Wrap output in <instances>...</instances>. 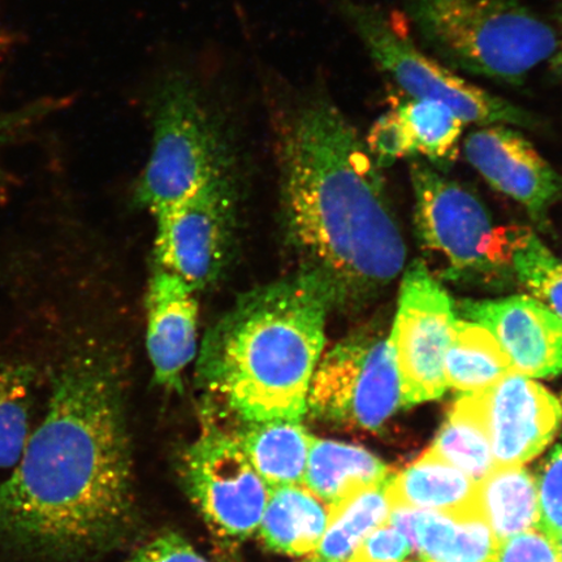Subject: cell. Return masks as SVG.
Wrapping results in <instances>:
<instances>
[{
  "mask_svg": "<svg viewBox=\"0 0 562 562\" xmlns=\"http://www.w3.org/2000/svg\"><path fill=\"white\" fill-rule=\"evenodd\" d=\"M182 480L217 537L238 542L258 531L270 487L252 468L237 435L207 420L182 457Z\"/></svg>",
  "mask_w": 562,
  "mask_h": 562,
  "instance_id": "9c48e42d",
  "label": "cell"
},
{
  "mask_svg": "<svg viewBox=\"0 0 562 562\" xmlns=\"http://www.w3.org/2000/svg\"><path fill=\"white\" fill-rule=\"evenodd\" d=\"M265 94L286 240L301 271L327 286L334 307H362L405 267L381 167L321 86L271 79Z\"/></svg>",
  "mask_w": 562,
  "mask_h": 562,
  "instance_id": "7a4b0ae2",
  "label": "cell"
},
{
  "mask_svg": "<svg viewBox=\"0 0 562 562\" xmlns=\"http://www.w3.org/2000/svg\"><path fill=\"white\" fill-rule=\"evenodd\" d=\"M331 293L305 271L244 293L203 339L196 376L246 424L302 420Z\"/></svg>",
  "mask_w": 562,
  "mask_h": 562,
  "instance_id": "3957f363",
  "label": "cell"
},
{
  "mask_svg": "<svg viewBox=\"0 0 562 562\" xmlns=\"http://www.w3.org/2000/svg\"><path fill=\"white\" fill-rule=\"evenodd\" d=\"M463 319L487 328L513 368L529 378L562 374V319L532 296L454 302Z\"/></svg>",
  "mask_w": 562,
  "mask_h": 562,
  "instance_id": "4fadbf2b",
  "label": "cell"
},
{
  "mask_svg": "<svg viewBox=\"0 0 562 562\" xmlns=\"http://www.w3.org/2000/svg\"><path fill=\"white\" fill-rule=\"evenodd\" d=\"M24 115L12 114L0 110V157L12 140L18 135L21 125H23ZM5 176L3 172L2 164H0V195L4 192Z\"/></svg>",
  "mask_w": 562,
  "mask_h": 562,
  "instance_id": "d6a6232c",
  "label": "cell"
},
{
  "mask_svg": "<svg viewBox=\"0 0 562 562\" xmlns=\"http://www.w3.org/2000/svg\"><path fill=\"white\" fill-rule=\"evenodd\" d=\"M128 562H210L179 533L168 532L154 539Z\"/></svg>",
  "mask_w": 562,
  "mask_h": 562,
  "instance_id": "1f68e13d",
  "label": "cell"
},
{
  "mask_svg": "<svg viewBox=\"0 0 562 562\" xmlns=\"http://www.w3.org/2000/svg\"><path fill=\"white\" fill-rule=\"evenodd\" d=\"M540 529L552 539L562 532V439L540 462L537 476Z\"/></svg>",
  "mask_w": 562,
  "mask_h": 562,
  "instance_id": "83f0119b",
  "label": "cell"
},
{
  "mask_svg": "<svg viewBox=\"0 0 562 562\" xmlns=\"http://www.w3.org/2000/svg\"><path fill=\"white\" fill-rule=\"evenodd\" d=\"M477 396L496 468L521 467L536 459L560 430V400L519 372H510Z\"/></svg>",
  "mask_w": 562,
  "mask_h": 562,
  "instance_id": "7c38bea8",
  "label": "cell"
},
{
  "mask_svg": "<svg viewBox=\"0 0 562 562\" xmlns=\"http://www.w3.org/2000/svg\"><path fill=\"white\" fill-rule=\"evenodd\" d=\"M445 371L448 386L462 395H470L491 389L516 370L487 328L474 322L456 319Z\"/></svg>",
  "mask_w": 562,
  "mask_h": 562,
  "instance_id": "44dd1931",
  "label": "cell"
},
{
  "mask_svg": "<svg viewBox=\"0 0 562 562\" xmlns=\"http://www.w3.org/2000/svg\"><path fill=\"white\" fill-rule=\"evenodd\" d=\"M494 562H562V558L558 543L537 527L498 544Z\"/></svg>",
  "mask_w": 562,
  "mask_h": 562,
  "instance_id": "f546056e",
  "label": "cell"
},
{
  "mask_svg": "<svg viewBox=\"0 0 562 562\" xmlns=\"http://www.w3.org/2000/svg\"><path fill=\"white\" fill-rule=\"evenodd\" d=\"M412 550L409 539L389 522L369 533L348 562H404Z\"/></svg>",
  "mask_w": 562,
  "mask_h": 562,
  "instance_id": "4dcf8cb0",
  "label": "cell"
},
{
  "mask_svg": "<svg viewBox=\"0 0 562 562\" xmlns=\"http://www.w3.org/2000/svg\"><path fill=\"white\" fill-rule=\"evenodd\" d=\"M560 404H561V407H562V396H561V400H560Z\"/></svg>",
  "mask_w": 562,
  "mask_h": 562,
  "instance_id": "8d00e7d4",
  "label": "cell"
},
{
  "mask_svg": "<svg viewBox=\"0 0 562 562\" xmlns=\"http://www.w3.org/2000/svg\"><path fill=\"white\" fill-rule=\"evenodd\" d=\"M364 144L381 168L390 167L396 160L414 154L409 132L396 108L376 119Z\"/></svg>",
  "mask_w": 562,
  "mask_h": 562,
  "instance_id": "f1b7e54d",
  "label": "cell"
},
{
  "mask_svg": "<svg viewBox=\"0 0 562 562\" xmlns=\"http://www.w3.org/2000/svg\"><path fill=\"white\" fill-rule=\"evenodd\" d=\"M386 481L358 492L329 515L327 530L314 553L315 560L348 562L369 533L390 522L392 507L386 496Z\"/></svg>",
  "mask_w": 562,
  "mask_h": 562,
  "instance_id": "cb8c5ba5",
  "label": "cell"
},
{
  "mask_svg": "<svg viewBox=\"0 0 562 562\" xmlns=\"http://www.w3.org/2000/svg\"><path fill=\"white\" fill-rule=\"evenodd\" d=\"M467 159L496 191L521 203L537 222L560 196L562 180L521 133L492 124L470 133Z\"/></svg>",
  "mask_w": 562,
  "mask_h": 562,
  "instance_id": "5bb4252c",
  "label": "cell"
},
{
  "mask_svg": "<svg viewBox=\"0 0 562 562\" xmlns=\"http://www.w3.org/2000/svg\"><path fill=\"white\" fill-rule=\"evenodd\" d=\"M393 509L405 508L470 516L482 513L477 482L430 451L386 481Z\"/></svg>",
  "mask_w": 562,
  "mask_h": 562,
  "instance_id": "e0dca14e",
  "label": "cell"
},
{
  "mask_svg": "<svg viewBox=\"0 0 562 562\" xmlns=\"http://www.w3.org/2000/svg\"><path fill=\"white\" fill-rule=\"evenodd\" d=\"M553 540H554V542L558 543L559 550H560V553H561V558H562V532L559 533V536L557 538H554Z\"/></svg>",
  "mask_w": 562,
  "mask_h": 562,
  "instance_id": "e575fe53",
  "label": "cell"
},
{
  "mask_svg": "<svg viewBox=\"0 0 562 562\" xmlns=\"http://www.w3.org/2000/svg\"><path fill=\"white\" fill-rule=\"evenodd\" d=\"M334 2L363 42L372 60L412 100L445 104L465 124L539 126V119L530 111L473 86L438 59L422 53L378 7L358 0Z\"/></svg>",
  "mask_w": 562,
  "mask_h": 562,
  "instance_id": "52a82bcc",
  "label": "cell"
},
{
  "mask_svg": "<svg viewBox=\"0 0 562 562\" xmlns=\"http://www.w3.org/2000/svg\"><path fill=\"white\" fill-rule=\"evenodd\" d=\"M326 504L302 484L270 488L259 537L273 552L302 558L314 554L327 530Z\"/></svg>",
  "mask_w": 562,
  "mask_h": 562,
  "instance_id": "d6986e66",
  "label": "cell"
},
{
  "mask_svg": "<svg viewBox=\"0 0 562 562\" xmlns=\"http://www.w3.org/2000/svg\"><path fill=\"white\" fill-rule=\"evenodd\" d=\"M409 132L414 154L435 166L451 165L459 154V140L465 122L447 105L434 101L407 100L396 105Z\"/></svg>",
  "mask_w": 562,
  "mask_h": 562,
  "instance_id": "484cf974",
  "label": "cell"
},
{
  "mask_svg": "<svg viewBox=\"0 0 562 562\" xmlns=\"http://www.w3.org/2000/svg\"><path fill=\"white\" fill-rule=\"evenodd\" d=\"M35 371L19 361L0 362V470L16 465L33 432Z\"/></svg>",
  "mask_w": 562,
  "mask_h": 562,
  "instance_id": "d4e9b609",
  "label": "cell"
},
{
  "mask_svg": "<svg viewBox=\"0 0 562 562\" xmlns=\"http://www.w3.org/2000/svg\"><path fill=\"white\" fill-rule=\"evenodd\" d=\"M307 562H326V561H321V560H311V561H307Z\"/></svg>",
  "mask_w": 562,
  "mask_h": 562,
  "instance_id": "d590c367",
  "label": "cell"
},
{
  "mask_svg": "<svg viewBox=\"0 0 562 562\" xmlns=\"http://www.w3.org/2000/svg\"><path fill=\"white\" fill-rule=\"evenodd\" d=\"M426 46L453 70L522 86L551 60L557 31L524 0H405Z\"/></svg>",
  "mask_w": 562,
  "mask_h": 562,
  "instance_id": "5b68a950",
  "label": "cell"
},
{
  "mask_svg": "<svg viewBox=\"0 0 562 562\" xmlns=\"http://www.w3.org/2000/svg\"><path fill=\"white\" fill-rule=\"evenodd\" d=\"M236 176L213 182L154 217L157 269L178 277L195 292L220 279L235 229Z\"/></svg>",
  "mask_w": 562,
  "mask_h": 562,
  "instance_id": "8fae6325",
  "label": "cell"
},
{
  "mask_svg": "<svg viewBox=\"0 0 562 562\" xmlns=\"http://www.w3.org/2000/svg\"><path fill=\"white\" fill-rule=\"evenodd\" d=\"M390 524L409 539L422 562H494L497 542L483 513L457 517L398 508Z\"/></svg>",
  "mask_w": 562,
  "mask_h": 562,
  "instance_id": "2e32d148",
  "label": "cell"
},
{
  "mask_svg": "<svg viewBox=\"0 0 562 562\" xmlns=\"http://www.w3.org/2000/svg\"><path fill=\"white\" fill-rule=\"evenodd\" d=\"M195 291L172 273L156 269L146 296V347L154 382L181 390L182 375L199 351Z\"/></svg>",
  "mask_w": 562,
  "mask_h": 562,
  "instance_id": "9a60e30c",
  "label": "cell"
},
{
  "mask_svg": "<svg viewBox=\"0 0 562 562\" xmlns=\"http://www.w3.org/2000/svg\"><path fill=\"white\" fill-rule=\"evenodd\" d=\"M515 279L562 319V263L532 234L516 251Z\"/></svg>",
  "mask_w": 562,
  "mask_h": 562,
  "instance_id": "4316f807",
  "label": "cell"
},
{
  "mask_svg": "<svg viewBox=\"0 0 562 562\" xmlns=\"http://www.w3.org/2000/svg\"><path fill=\"white\" fill-rule=\"evenodd\" d=\"M237 438L267 486L276 488L302 484L314 439L302 420L277 419L248 424Z\"/></svg>",
  "mask_w": 562,
  "mask_h": 562,
  "instance_id": "ffe728a7",
  "label": "cell"
},
{
  "mask_svg": "<svg viewBox=\"0 0 562 562\" xmlns=\"http://www.w3.org/2000/svg\"><path fill=\"white\" fill-rule=\"evenodd\" d=\"M553 20L552 24L554 26V31H557L558 47L550 61L552 63L553 72L558 76L562 86V3L557 13H554Z\"/></svg>",
  "mask_w": 562,
  "mask_h": 562,
  "instance_id": "836d02e7",
  "label": "cell"
},
{
  "mask_svg": "<svg viewBox=\"0 0 562 562\" xmlns=\"http://www.w3.org/2000/svg\"><path fill=\"white\" fill-rule=\"evenodd\" d=\"M428 451L475 482L484 480L496 468L477 393L457 400Z\"/></svg>",
  "mask_w": 562,
  "mask_h": 562,
  "instance_id": "603a6c76",
  "label": "cell"
},
{
  "mask_svg": "<svg viewBox=\"0 0 562 562\" xmlns=\"http://www.w3.org/2000/svg\"><path fill=\"white\" fill-rule=\"evenodd\" d=\"M145 104L151 147L137 182L139 206L156 216L236 176V112L202 77L184 68L167 69L151 83Z\"/></svg>",
  "mask_w": 562,
  "mask_h": 562,
  "instance_id": "277c9868",
  "label": "cell"
},
{
  "mask_svg": "<svg viewBox=\"0 0 562 562\" xmlns=\"http://www.w3.org/2000/svg\"><path fill=\"white\" fill-rule=\"evenodd\" d=\"M412 562H416V561H412Z\"/></svg>",
  "mask_w": 562,
  "mask_h": 562,
  "instance_id": "74e56055",
  "label": "cell"
},
{
  "mask_svg": "<svg viewBox=\"0 0 562 562\" xmlns=\"http://www.w3.org/2000/svg\"><path fill=\"white\" fill-rule=\"evenodd\" d=\"M456 322L454 301L427 266L407 267L390 335L403 407L445 395V362Z\"/></svg>",
  "mask_w": 562,
  "mask_h": 562,
  "instance_id": "30bf717a",
  "label": "cell"
},
{
  "mask_svg": "<svg viewBox=\"0 0 562 562\" xmlns=\"http://www.w3.org/2000/svg\"><path fill=\"white\" fill-rule=\"evenodd\" d=\"M132 505V460L115 355L83 341L52 374L44 419L0 481V552L76 562L114 542Z\"/></svg>",
  "mask_w": 562,
  "mask_h": 562,
  "instance_id": "6da1fadb",
  "label": "cell"
},
{
  "mask_svg": "<svg viewBox=\"0 0 562 562\" xmlns=\"http://www.w3.org/2000/svg\"><path fill=\"white\" fill-rule=\"evenodd\" d=\"M484 518L497 546L540 525L536 476L522 467H497L477 482Z\"/></svg>",
  "mask_w": 562,
  "mask_h": 562,
  "instance_id": "7402d4cb",
  "label": "cell"
},
{
  "mask_svg": "<svg viewBox=\"0 0 562 562\" xmlns=\"http://www.w3.org/2000/svg\"><path fill=\"white\" fill-rule=\"evenodd\" d=\"M389 477V469L367 449L314 438L302 486L325 503L331 515L358 492Z\"/></svg>",
  "mask_w": 562,
  "mask_h": 562,
  "instance_id": "ac0fdd59",
  "label": "cell"
},
{
  "mask_svg": "<svg viewBox=\"0 0 562 562\" xmlns=\"http://www.w3.org/2000/svg\"><path fill=\"white\" fill-rule=\"evenodd\" d=\"M402 405L395 356L383 323H369L323 353L307 413L328 424L376 431Z\"/></svg>",
  "mask_w": 562,
  "mask_h": 562,
  "instance_id": "ba28073f",
  "label": "cell"
},
{
  "mask_svg": "<svg viewBox=\"0 0 562 562\" xmlns=\"http://www.w3.org/2000/svg\"><path fill=\"white\" fill-rule=\"evenodd\" d=\"M411 176L417 237L435 278L486 284L515 279L516 251L531 231L497 226L473 192L432 167L416 161Z\"/></svg>",
  "mask_w": 562,
  "mask_h": 562,
  "instance_id": "8992f818",
  "label": "cell"
}]
</instances>
